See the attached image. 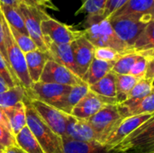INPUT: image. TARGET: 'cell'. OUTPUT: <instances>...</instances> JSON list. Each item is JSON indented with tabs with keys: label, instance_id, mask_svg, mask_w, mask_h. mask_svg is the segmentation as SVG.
<instances>
[{
	"label": "cell",
	"instance_id": "1",
	"mask_svg": "<svg viewBox=\"0 0 154 153\" xmlns=\"http://www.w3.org/2000/svg\"><path fill=\"white\" fill-rule=\"evenodd\" d=\"M85 26L82 32L96 48L108 47L122 54L130 51L129 47L116 34L109 21L102 15L87 17Z\"/></svg>",
	"mask_w": 154,
	"mask_h": 153
},
{
	"label": "cell",
	"instance_id": "2",
	"mask_svg": "<svg viewBox=\"0 0 154 153\" xmlns=\"http://www.w3.org/2000/svg\"><path fill=\"white\" fill-rule=\"evenodd\" d=\"M154 13L134 14L107 19L116 34L131 50L143 29L154 21Z\"/></svg>",
	"mask_w": 154,
	"mask_h": 153
},
{
	"label": "cell",
	"instance_id": "3",
	"mask_svg": "<svg viewBox=\"0 0 154 153\" xmlns=\"http://www.w3.org/2000/svg\"><path fill=\"white\" fill-rule=\"evenodd\" d=\"M23 103L26 106V125L38 141L44 153H63L62 141L40 118L30 104L29 98Z\"/></svg>",
	"mask_w": 154,
	"mask_h": 153
},
{
	"label": "cell",
	"instance_id": "4",
	"mask_svg": "<svg viewBox=\"0 0 154 153\" xmlns=\"http://www.w3.org/2000/svg\"><path fill=\"white\" fill-rule=\"evenodd\" d=\"M154 151V116L129 133L110 151L146 153Z\"/></svg>",
	"mask_w": 154,
	"mask_h": 153
},
{
	"label": "cell",
	"instance_id": "5",
	"mask_svg": "<svg viewBox=\"0 0 154 153\" xmlns=\"http://www.w3.org/2000/svg\"><path fill=\"white\" fill-rule=\"evenodd\" d=\"M0 17L4 28V32H5V47L7 63L9 64L12 71L14 72V76L18 79L19 83L28 92L32 83L28 74L24 53L20 50V48L17 46L16 42L14 41L11 34L8 23L4 18L1 12H0Z\"/></svg>",
	"mask_w": 154,
	"mask_h": 153
},
{
	"label": "cell",
	"instance_id": "6",
	"mask_svg": "<svg viewBox=\"0 0 154 153\" xmlns=\"http://www.w3.org/2000/svg\"><path fill=\"white\" fill-rule=\"evenodd\" d=\"M116 105H106L95 115L87 121L96 136V142L104 145L106 140L122 121Z\"/></svg>",
	"mask_w": 154,
	"mask_h": 153
},
{
	"label": "cell",
	"instance_id": "7",
	"mask_svg": "<svg viewBox=\"0 0 154 153\" xmlns=\"http://www.w3.org/2000/svg\"><path fill=\"white\" fill-rule=\"evenodd\" d=\"M70 90V86L38 81L32 85L27 94L29 99L39 100L60 111L65 98Z\"/></svg>",
	"mask_w": 154,
	"mask_h": 153
},
{
	"label": "cell",
	"instance_id": "8",
	"mask_svg": "<svg viewBox=\"0 0 154 153\" xmlns=\"http://www.w3.org/2000/svg\"><path fill=\"white\" fill-rule=\"evenodd\" d=\"M41 30L44 41L57 44H70L81 33V31L74 30L50 16H46L41 21Z\"/></svg>",
	"mask_w": 154,
	"mask_h": 153
},
{
	"label": "cell",
	"instance_id": "9",
	"mask_svg": "<svg viewBox=\"0 0 154 153\" xmlns=\"http://www.w3.org/2000/svg\"><path fill=\"white\" fill-rule=\"evenodd\" d=\"M18 8L23 19L28 36L33 41L38 50L47 51L41 30V21L48 15L41 10L40 7L30 6L23 3H22Z\"/></svg>",
	"mask_w": 154,
	"mask_h": 153
},
{
	"label": "cell",
	"instance_id": "10",
	"mask_svg": "<svg viewBox=\"0 0 154 153\" xmlns=\"http://www.w3.org/2000/svg\"><path fill=\"white\" fill-rule=\"evenodd\" d=\"M31 106L36 111L42 122L60 138L65 136L67 114L36 99H29Z\"/></svg>",
	"mask_w": 154,
	"mask_h": 153
},
{
	"label": "cell",
	"instance_id": "11",
	"mask_svg": "<svg viewBox=\"0 0 154 153\" xmlns=\"http://www.w3.org/2000/svg\"><path fill=\"white\" fill-rule=\"evenodd\" d=\"M44 83H55L65 86H75L82 81L78 76L71 72L66 67L49 59L44 66L40 80Z\"/></svg>",
	"mask_w": 154,
	"mask_h": 153
},
{
	"label": "cell",
	"instance_id": "12",
	"mask_svg": "<svg viewBox=\"0 0 154 153\" xmlns=\"http://www.w3.org/2000/svg\"><path fill=\"white\" fill-rule=\"evenodd\" d=\"M106 105H117L116 99H108L89 92L73 107L70 115L83 120H88L100 111Z\"/></svg>",
	"mask_w": 154,
	"mask_h": 153
},
{
	"label": "cell",
	"instance_id": "13",
	"mask_svg": "<svg viewBox=\"0 0 154 153\" xmlns=\"http://www.w3.org/2000/svg\"><path fill=\"white\" fill-rule=\"evenodd\" d=\"M70 45L73 51L74 60L79 70V76L82 78L94 60L96 47L86 38L82 31L80 35L73 41Z\"/></svg>",
	"mask_w": 154,
	"mask_h": 153
},
{
	"label": "cell",
	"instance_id": "14",
	"mask_svg": "<svg viewBox=\"0 0 154 153\" xmlns=\"http://www.w3.org/2000/svg\"><path fill=\"white\" fill-rule=\"evenodd\" d=\"M154 115H141L137 116H131L122 119L115 130L106 140L104 145L109 150V151L116 147L122 140H124L129 133L134 131L136 128L141 126L143 124L147 122L149 119L153 117Z\"/></svg>",
	"mask_w": 154,
	"mask_h": 153
},
{
	"label": "cell",
	"instance_id": "15",
	"mask_svg": "<svg viewBox=\"0 0 154 153\" xmlns=\"http://www.w3.org/2000/svg\"><path fill=\"white\" fill-rule=\"evenodd\" d=\"M44 43L47 50L46 52L51 60L66 67L79 78L70 44H57L51 41H44Z\"/></svg>",
	"mask_w": 154,
	"mask_h": 153
},
{
	"label": "cell",
	"instance_id": "16",
	"mask_svg": "<svg viewBox=\"0 0 154 153\" xmlns=\"http://www.w3.org/2000/svg\"><path fill=\"white\" fill-rule=\"evenodd\" d=\"M65 136L79 142H96L93 129L87 120L76 118L70 115L67 116Z\"/></svg>",
	"mask_w": 154,
	"mask_h": 153
},
{
	"label": "cell",
	"instance_id": "17",
	"mask_svg": "<svg viewBox=\"0 0 154 153\" xmlns=\"http://www.w3.org/2000/svg\"><path fill=\"white\" fill-rule=\"evenodd\" d=\"M116 106L118 112L123 119L146 114L154 115V92L141 100L134 102H124Z\"/></svg>",
	"mask_w": 154,
	"mask_h": 153
},
{
	"label": "cell",
	"instance_id": "18",
	"mask_svg": "<svg viewBox=\"0 0 154 153\" xmlns=\"http://www.w3.org/2000/svg\"><path fill=\"white\" fill-rule=\"evenodd\" d=\"M63 153H109L106 146L97 142H79L61 137Z\"/></svg>",
	"mask_w": 154,
	"mask_h": 153
},
{
	"label": "cell",
	"instance_id": "19",
	"mask_svg": "<svg viewBox=\"0 0 154 153\" xmlns=\"http://www.w3.org/2000/svg\"><path fill=\"white\" fill-rule=\"evenodd\" d=\"M26 67L32 83H36L40 80L41 75L44 69L47 60L50 59L46 51L35 50L24 54Z\"/></svg>",
	"mask_w": 154,
	"mask_h": 153
},
{
	"label": "cell",
	"instance_id": "20",
	"mask_svg": "<svg viewBox=\"0 0 154 153\" xmlns=\"http://www.w3.org/2000/svg\"><path fill=\"white\" fill-rule=\"evenodd\" d=\"M10 124L11 133L15 136L24 126H26V106L23 102L3 109Z\"/></svg>",
	"mask_w": 154,
	"mask_h": 153
},
{
	"label": "cell",
	"instance_id": "21",
	"mask_svg": "<svg viewBox=\"0 0 154 153\" xmlns=\"http://www.w3.org/2000/svg\"><path fill=\"white\" fill-rule=\"evenodd\" d=\"M114 64L115 62L100 60L94 58L88 69L87 70L83 78H81L82 81L85 82L88 86L96 84L97 81L103 78L106 75L111 72Z\"/></svg>",
	"mask_w": 154,
	"mask_h": 153
},
{
	"label": "cell",
	"instance_id": "22",
	"mask_svg": "<svg viewBox=\"0 0 154 153\" xmlns=\"http://www.w3.org/2000/svg\"><path fill=\"white\" fill-rule=\"evenodd\" d=\"M89 90L94 94L108 98L116 99V75L112 71L106 75L103 78L97 81L96 84L88 86Z\"/></svg>",
	"mask_w": 154,
	"mask_h": 153
},
{
	"label": "cell",
	"instance_id": "23",
	"mask_svg": "<svg viewBox=\"0 0 154 153\" xmlns=\"http://www.w3.org/2000/svg\"><path fill=\"white\" fill-rule=\"evenodd\" d=\"M146 13H154V0H129L109 18Z\"/></svg>",
	"mask_w": 154,
	"mask_h": 153
},
{
	"label": "cell",
	"instance_id": "24",
	"mask_svg": "<svg viewBox=\"0 0 154 153\" xmlns=\"http://www.w3.org/2000/svg\"><path fill=\"white\" fill-rule=\"evenodd\" d=\"M14 139L17 147L24 153H44L27 125L14 136Z\"/></svg>",
	"mask_w": 154,
	"mask_h": 153
},
{
	"label": "cell",
	"instance_id": "25",
	"mask_svg": "<svg viewBox=\"0 0 154 153\" xmlns=\"http://www.w3.org/2000/svg\"><path fill=\"white\" fill-rule=\"evenodd\" d=\"M130 50L136 53L154 50V21L151 22L143 29Z\"/></svg>",
	"mask_w": 154,
	"mask_h": 153
},
{
	"label": "cell",
	"instance_id": "26",
	"mask_svg": "<svg viewBox=\"0 0 154 153\" xmlns=\"http://www.w3.org/2000/svg\"><path fill=\"white\" fill-rule=\"evenodd\" d=\"M26 98H29L26 89L22 85L14 86L0 94V107L2 109L11 107Z\"/></svg>",
	"mask_w": 154,
	"mask_h": 153
},
{
	"label": "cell",
	"instance_id": "27",
	"mask_svg": "<svg viewBox=\"0 0 154 153\" xmlns=\"http://www.w3.org/2000/svg\"><path fill=\"white\" fill-rule=\"evenodd\" d=\"M89 92L88 85H87L85 82H81L80 84L75 85L71 87V90L68 94V96L65 98V101L62 105V107L60 109L61 112L67 115H70L71 110L73 107Z\"/></svg>",
	"mask_w": 154,
	"mask_h": 153
},
{
	"label": "cell",
	"instance_id": "28",
	"mask_svg": "<svg viewBox=\"0 0 154 153\" xmlns=\"http://www.w3.org/2000/svg\"><path fill=\"white\" fill-rule=\"evenodd\" d=\"M0 12L2 13L4 18L11 27L17 30L23 34L28 35L23 23V19L18 7L0 5Z\"/></svg>",
	"mask_w": 154,
	"mask_h": 153
},
{
	"label": "cell",
	"instance_id": "29",
	"mask_svg": "<svg viewBox=\"0 0 154 153\" xmlns=\"http://www.w3.org/2000/svg\"><path fill=\"white\" fill-rule=\"evenodd\" d=\"M139 78L129 75H116V104H122L126 100L129 92L133 89Z\"/></svg>",
	"mask_w": 154,
	"mask_h": 153
},
{
	"label": "cell",
	"instance_id": "30",
	"mask_svg": "<svg viewBox=\"0 0 154 153\" xmlns=\"http://www.w3.org/2000/svg\"><path fill=\"white\" fill-rule=\"evenodd\" d=\"M153 80L154 79L152 78H147L139 79L138 82L133 87V89L129 92L125 102L138 101L153 93Z\"/></svg>",
	"mask_w": 154,
	"mask_h": 153
},
{
	"label": "cell",
	"instance_id": "31",
	"mask_svg": "<svg viewBox=\"0 0 154 153\" xmlns=\"http://www.w3.org/2000/svg\"><path fill=\"white\" fill-rule=\"evenodd\" d=\"M137 57H138V53L132 50L122 54L121 57L115 62L111 71L116 75L128 74L132 66L136 60Z\"/></svg>",
	"mask_w": 154,
	"mask_h": 153
},
{
	"label": "cell",
	"instance_id": "32",
	"mask_svg": "<svg viewBox=\"0 0 154 153\" xmlns=\"http://www.w3.org/2000/svg\"><path fill=\"white\" fill-rule=\"evenodd\" d=\"M81 5L76 14H86L87 17L99 16L103 14L107 0H81Z\"/></svg>",
	"mask_w": 154,
	"mask_h": 153
},
{
	"label": "cell",
	"instance_id": "33",
	"mask_svg": "<svg viewBox=\"0 0 154 153\" xmlns=\"http://www.w3.org/2000/svg\"><path fill=\"white\" fill-rule=\"evenodd\" d=\"M9 29L11 32V34L14 40V41L16 42L17 46L20 48V50L25 54L27 52L37 50V46L35 45V43L33 42V41L26 34H23L20 32H18L17 30L14 29L13 27H11L9 24Z\"/></svg>",
	"mask_w": 154,
	"mask_h": 153
},
{
	"label": "cell",
	"instance_id": "34",
	"mask_svg": "<svg viewBox=\"0 0 154 153\" xmlns=\"http://www.w3.org/2000/svg\"><path fill=\"white\" fill-rule=\"evenodd\" d=\"M0 78L5 83V85L11 88L14 86L21 85L14 76V72L12 71L9 64L6 62V60L4 59V57L0 54Z\"/></svg>",
	"mask_w": 154,
	"mask_h": 153
},
{
	"label": "cell",
	"instance_id": "35",
	"mask_svg": "<svg viewBox=\"0 0 154 153\" xmlns=\"http://www.w3.org/2000/svg\"><path fill=\"white\" fill-rule=\"evenodd\" d=\"M121 55L122 53H119L116 50L108 47H97L95 49L94 52L95 59L109 62H116L121 57Z\"/></svg>",
	"mask_w": 154,
	"mask_h": 153
},
{
	"label": "cell",
	"instance_id": "36",
	"mask_svg": "<svg viewBox=\"0 0 154 153\" xmlns=\"http://www.w3.org/2000/svg\"><path fill=\"white\" fill-rule=\"evenodd\" d=\"M129 0H107L102 16L105 19H108L114 13L123 7Z\"/></svg>",
	"mask_w": 154,
	"mask_h": 153
},
{
	"label": "cell",
	"instance_id": "37",
	"mask_svg": "<svg viewBox=\"0 0 154 153\" xmlns=\"http://www.w3.org/2000/svg\"><path fill=\"white\" fill-rule=\"evenodd\" d=\"M0 145L4 149L13 146H17L14 136L1 124H0Z\"/></svg>",
	"mask_w": 154,
	"mask_h": 153
},
{
	"label": "cell",
	"instance_id": "38",
	"mask_svg": "<svg viewBox=\"0 0 154 153\" xmlns=\"http://www.w3.org/2000/svg\"><path fill=\"white\" fill-rule=\"evenodd\" d=\"M0 54L4 57V59L6 60V54H5V32H4V28L0 17Z\"/></svg>",
	"mask_w": 154,
	"mask_h": 153
},
{
	"label": "cell",
	"instance_id": "39",
	"mask_svg": "<svg viewBox=\"0 0 154 153\" xmlns=\"http://www.w3.org/2000/svg\"><path fill=\"white\" fill-rule=\"evenodd\" d=\"M0 124L2 126H4L5 129H7L10 133H11V129H10V124H9V122L7 120V117L4 112V110L0 107Z\"/></svg>",
	"mask_w": 154,
	"mask_h": 153
},
{
	"label": "cell",
	"instance_id": "40",
	"mask_svg": "<svg viewBox=\"0 0 154 153\" xmlns=\"http://www.w3.org/2000/svg\"><path fill=\"white\" fill-rule=\"evenodd\" d=\"M22 4L20 0H0V5H10L14 7H19V5Z\"/></svg>",
	"mask_w": 154,
	"mask_h": 153
},
{
	"label": "cell",
	"instance_id": "41",
	"mask_svg": "<svg viewBox=\"0 0 154 153\" xmlns=\"http://www.w3.org/2000/svg\"><path fill=\"white\" fill-rule=\"evenodd\" d=\"M22 3L30 5V6H34V7H40L42 6V5L40 4V2H38L37 0H20Z\"/></svg>",
	"mask_w": 154,
	"mask_h": 153
},
{
	"label": "cell",
	"instance_id": "42",
	"mask_svg": "<svg viewBox=\"0 0 154 153\" xmlns=\"http://www.w3.org/2000/svg\"><path fill=\"white\" fill-rule=\"evenodd\" d=\"M5 153H24L21 149H19L17 146H13V147H9L5 149L4 151Z\"/></svg>",
	"mask_w": 154,
	"mask_h": 153
},
{
	"label": "cell",
	"instance_id": "43",
	"mask_svg": "<svg viewBox=\"0 0 154 153\" xmlns=\"http://www.w3.org/2000/svg\"><path fill=\"white\" fill-rule=\"evenodd\" d=\"M42 6H46V7H49V8H51V9H57L53 5L52 3L51 2V0H40Z\"/></svg>",
	"mask_w": 154,
	"mask_h": 153
},
{
	"label": "cell",
	"instance_id": "44",
	"mask_svg": "<svg viewBox=\"0 0 154 153\" xmlns=\"http://www.w3.org/2000/svg\"><path fill=\"white\" fill-rule=\"evenodd\" d=\"M8 88H9V87L5 85V83L0 78V94L3 93V92H5V91H6Z\"/></svg>",
	"mask_w": 154,
	"mask_h": 153
},
{
	"label": "cell",
	"instance_id": "45",
	"mask_svg": "<svg viewBox=\"0 0 154 153\" xmlns=\"http://www.w3.org/2000/svg\"><path fill=\"white\" fill-rule=\"evenodd\" d=\"M5 151V149L0 145V152H2V151Z\"/></svg>",
	"mask_w": 154,
	"mask_h": 153
},
{
	"label": "cell",
	"instance_id": "46",
	"mask_svg": "<svg viewBox=\"0 0 154 153\" xmlns=\"http://www.w3.org/2000/svg\"><path fill=\"white\" fill-rule=\"evenodd\" d=\"M146 153H154V151H149V152H146Z\"/></svg>",
	"mask_w": 154,
	"mask_h": 153
},
{
	"label": "cell",
	"instance_id": "47",
	"mask_svg": "<svg viewBox=\"0 0 154 153\" xmlns=\"http://www.w3.org/2000/svg\"><path fill=\"white\" fill-rule=\"evenodd\" d=\"M37 1H38V2H40V4L42 5V3H41V1H40V0H37Z\"/></svg>",
	"mask_w": 154,
	"mask_h": 153
},
{
	"label": "cell",
	"instance_id": "48",
	"mask_svg": "<svg viewBox=\"0 0 154 153\" xmlns=\"http://www.w3.org/2000/svg\"><path fill=\"white\" fill-rule=\"evenodd\" d=\"M109 153H118V152H114V151H109Z\"/></svg>",
	"mask_w": 154,
	"mask_h": 153
},
{
	"label": "cell",
	"instance_id": "49",
	"mask_svg": "<svg viewBox=\"0 0 154 153\" xmlns=\"http://www.w3.org/2000/svg\"><path fill=\"white\" fill-rule=\"evenodd\" d=\"M0 153H5V152H4V151H2V152H0Z\"/></svg>",
	"mask_w": 154,
	"mask_h": 153
},
{
	"label": "cell",
	"instance_id": "50",
	"mask_svg": "<svg viewBox=\"0 0 154 153\" xmlns=\"http://www.w3.org/2000/svg\"></svg>",
	"mask_w": 154,
	"mask_h": 153
}]
</instances>
